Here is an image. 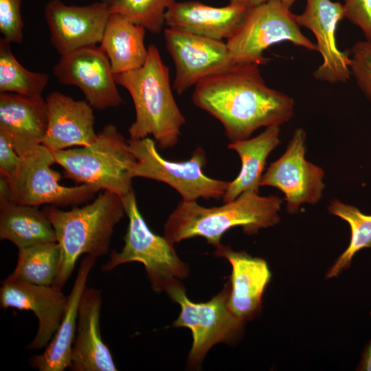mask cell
Wrapping results in <instances>:
<instances>
[{
  "label": "cell",
  "instance_id": "cell-1",
  "mask_svg": "<svg viewBox=\"0 0 371 371\" xmlns=\"http://www.w3.org/2000/svg\"><path fill=\"white\" fill-rule=\"evenodd\" d=\"M259 66L232 63L194 86V104L221 123L231 142L249 138L261 127L280 126L293 115V99L267 86Z\"/></svg>",
  "mask_w": 371,
  "mask_h": 371
},
{
  "label": "cell",
  "instance_id": "cell-2",
  "mask_svg": "<svg viewBox=\"0 0 371 371\" xmlns=\"http://www.w3.org/2000/svg\"><path fill=\"white\" fill-rule=\"evenodd\" d=\"M282 199L277 196H261L246 191L236 199L218 207H206L196 201H180L168 216L164 236L172 244L194 237H203L214 247L223 235L235 227L251 236L280 221Z\"/></svg>",
  "mask_w": 371,
  "mask_h": 371
},
{
  "label": "cell",
  "instance_id": "cell-3",
  "mask_svg": "<svg viewBox=\"0 0 371 371\" xmlns=\"http://www.w3.org/2000/svg\"><path fill=\"white\" fill-rule=\"evenodd\" d=\"M42 210L54 227L60 247V262L52 286L61 290L80 256L98 258L108 253L114 228L126 214L122 199L106 190L82 207L63 210L47 205Z\"/></svg>",
  "mask_w": 371,
  "mask_h": 371
},
{
  "label": "cell",
  "instance_id": "cell-4",
  "mask_svg": "<svg viewBox=\"0 0 371 371\" xmlns=\"http://www.w3.org/2000/svg\"><path fill=\"white\" fill-rule=\"evenodd\" d=\"M148 56L138 69L115 75L117 85L130 93L135 120L128 128L132 139L151 135L161 149L174 147L186 122L174 98L170 73L158 48L148 47Z\"/></svg>",
  "mask_w": 371,
  "mask_h": 371
},
{
  "label": "cell",
  "instance_id": "cell-5",
  "mask_svg": "<svg viewBox=\"0 0 371 371\" xmlns=\"http://www.w3.org/2000/svg\"><path fill=\"white\" fill-rule=\"evenodd\" d=\"M65 177L81 184L117 194L132 192L136 159L128 141L112 124H106L90 145L53 152Z\"/></svg>",
  "mask_w": 371,
  "mask_h": 371
},
{
  "label": "cell",
  "instance_id": "cell-6",
  "mask_svg": "<svg viewBox=\"0 0 371 371\" xmlns=\"http://www.w3.org/2000/svg\"><path fill=\"white\" fill-rule=\"evenodd\" d=\"M122 201L128 218L124 245L120 251H112L101 269L109 271L122 264L140 262L153 291L168 294L188 276V265L178 256L173 244L148 227L139 210L133 190Z\"/></svg>",
  "mask_w": 371,
  "mask_h": 371
},
{
  "label": "cell",
  "instance_id": "cell-7",
  "mask_svg": "<svg viewBox=\"0 0 371 371\" xmlns=\"http://www.w3.org/2000/svg\"><path fill=\"white\" fill-rule=\"evenodd\" d=\"M282 42L317 50L316 45L302 33L295 14L280 0H268L248 9L238 29L226 41L233 63L259 65L268 61L264 52Z\"/></svg>",
  "mask_w": 371,
  "mask_h": 371
},
{
  "label": "cell",
  "instance_id": "cell-8",
  "mask_svg": "<svg viewBox=\"0 0 371 371\" xmlns=\"http://www.w3.org/2000/svg\"><path fill=\"white\" fill-rule=\"evenodd\" d=\"M128 141L136 159L133 178L165 183L185 201H196L199 198L220 199L224 195L229 181L210 178L203 172L206 155L203 148H196L186 161H172L159 155L155 141L148 137Z\"/></svg>",
  "mask_w": 371,
  "mask_h": 371
},
{
  "label": "cell",
  "instance_id": "cell-9",
  "mask_svg": "<svg viewBox=\"0 0 371 371\" xmlns=\"http://www.w3.org/2000/svg\"><path fill=\"white\" fill-rule=\"evenodd\" d=\"M21 161L14 175L7 179L8 200L17 204L76 206L88 202L100 190L81 184L65 186L59 182L60 174L51 166L56 163L53 152L39 144L19 155Z\"/></svg>",
  "mask_w": 371,
  "mask_h": 371
},
{
  "label": "cell",
  "instance_id": "cell-10",
  "mask_svg": "<svg viewBox=\"0 0 371 371\" xmlns=\"http://www.w3.org/2000/svg\"><path fill=\"white\" fill-rule=\"evenodd\" d=\"M229 289L228 281L217 295L207 302L199 303L188 299L183 284L167 294L181 308L173 326L186 327L192 333L193 341L188 357V363L192 368L200 366L215 344L234 343L243 329L245 322L229 307Z\"/></svg>",
  "mask_w": 371,
  "mask_h": 371
},
{
  "label": "cell",
  "instance_id": "cell-11",
  "mask_svg": "<svg viewBox=\"0 0 371 371\" xmlns=\"http://www.w3.org/2000/svg\"><path fill=\"white\" fill-rule=\"evenodd\" d=\"M305 131H295L284 154L271 163L262 175L260 186L278 188L285 196L289 214L297 213L301 205L317 203L325 184L324 170L305 159Z\"/></svg>",
  "mask_w": 371,
  "mask_h": 371
},
{
  "label": "cell",
  "instance_id": "cell-12",
  "mask_svg": "<svg viewBox=\"0 0 371 371\" xmlns=\"http://www.w3.org/2000/svg\"><path fill=\"white\" fill-rule=\"evenodd\" d=\"M53 74L62 85L78 87L93 109L103 110L123 102L109 60L100 47H83L61 55Z\"/></svg>",
  "mask_w": 371,
  "mask_h": 371
},
{
  "label": "cell",
  "instance_id": "cell-13",
  "mask_svg": "<svg viewBox=\"0 0 371 371\" xmlns=\"http://www.w3.org/2000/svg\"><path fill=\"white\" fill-rule=\"evenodd\" d=\"M166 48L176 69L173 89L181 94L233 63L226 42L167 27Z\"/></svg>",
  "mask_w": 371,
  "mask_h": 371
},
{
  "label": "cell",
  "instance_id": "cell-14",
  "mask_svg": "<svg viewBox=\"0 0 371 371\" xmlns=\"http://www.w3.org/2000/svg\"><path fill=\"white\" fill-rule=\"evenodd\" d=\"M110 15L102 1L78 6L50 0L44 9L51 43L60 56L100 43Z\"/></svg>",
  "mask_w": 371,
  "mask_h": 371
},
{
  "label": "cell",
  "instance_id": "cell-15",
  "mask_svg": "<svg viewBox=\"0 0 371 371\" xmlns=\"http://www.w3.org/2000/svg\"><path fill=\"white\" fill-rule=\"evenodd\" d=\"M344 18L343 4L331 0H306L302 13L295 14L299 26L310 30L316 38L322 58L313 74L317 80L345 83L352 76L349 52L341 51L336 40L337 25Z\"/></svg>",
  "mask_w": 371,
  "mask_h": 371
},
{
  "label": "cell",
  "instance_id": "cell-16",
  "mask_svg": "<svg viewBox=\"0 0 371 371\" xmlns=\"http://www.w3.org/2000/svg\"><path fill=\"white\" fill-rule=\"evenodd\" d=\"M68 296L61 289L5 279L0 289V305L3 309L32 311L38 320L36 335L27 348L46 346L56 332L65 312Z\"/></svg>",
  "mask_w": 371,
  "mask_h": 371
},
{
  "label": "cell",
  "instance_id": "cell-17",
  "mask_svg": "<svg viewBox=\"0 0 371 371\" xmlns=\"http://www.w3.org/2000/svg\"><path fill=\"white\" fill-rule=\"evenodd\" d=\"M214 255L225 258L232 267L230 310L245 322L253 319L261 310L263 293L271 277L267 262L222 244L215 247Z\"/></svg>",
  "mask_w": 371,
  "mask_h": 371
},
{
  "label": "cell",
  "instance_id": "cell-18",
  "mask_svg": "<svg viewBox=\"0 0 371 371\" xmlns=\"http://www.w3.org/2000/svg\"><path fill=\"white\" fill-rule=\"evenodd\" d=\"M45 100L48 124L43 145L54 152L89 146L96 139L93 109L87 101L58 91L49 93Z\"/></svg>",
  "mask_w": 371,
  "mask_h": 371
},
{
  "label": "cell",
  "instance_id": "cell-19",
  "mask_svg": "<svg viewBox=\"0 0 371 371\" xmlns=\"http://www.w3.org/2000/svg\"><path fill=\"white\" fill-rule=\"evenodd\" d=\"M101 291L85 287L79 304L77 330L72 347L70 370L116 371L113 355L101 336Z\"/></svg>",
  "mask_w": 371,
  "mask_h": 371
},
{
  "label": "cell",
  "instance_id": "cell-20",
  "mask_svg": "<svg viewBox=\"0 0 371 371\" xmlns=\"http://www.w3.org/2000/svg\"><path fill=\"white\" fill-rule=\"evenodd\" d=\"M47 124V104L41 95L0 92V132L19 155L42 144Z\"/></svg>",
  "mask_w": 371,
  "mask_h": 371
},
{
  "label": "cell",
  "instance_id": "cell-21",
  "mask_svg": "<svg viewBox=\"0 0 371 371\" xmlns=\"http://www.w3.org/2000/svg\"><path fill=\"white\" fill-rule=\"evenodd\" d=\"M247 11L231 3L214 7L198 1H176L166 11L165 22L168 27L227 41L238 29Z\"/></svg>",
  "mask_w": 371,
  "mask_h": 371
},
{
  "label": "cell",
  "instance_id": "cell-22",
  "mask_svg": "<svg viewBox=\"0 0 371 371\" xmlns=\"http://www.w3.org/2000/svg\"><path fill=\"white\" fill-rule=\"evenodd\" d=\"M96 260L95 257L86 255L81 261L60 325L45 351L30 359V364L32 368L40 371H64L69 368L77 330L79 304L89 273Z\"/></svg>",
  "mask_w": 371,
  "mask_h": 371
},
{
  "label": "cell",
  "instance_id": "cell-23",
  "mask_svg": "<svg viewBox=\"0 0 371 371\" xmlns=\"http://www.w3.org/2000/svg\"><path fill=\"white\" fill-rule=\"evenodd\" d=\"M279 135L280 126H271L254 137L228 144V148L235 150L239 155L241 168L238 176L229 181L223 196L224 203L236 199L246 191L259 192L267 159L280 143Z\"/></svg>",
  "mask_w": 371,
  "mask_h": 371
},
{
  "label": "cell",
  "instance_id": "cell-24",
  "mask_svg": "<svg viewBox=\"0 0 371 371\" xmlns=\"http://www.w3.org/2000/svg\"><path fill=\"white\" fill-rule=\"evenodd\" d=\"M146 30L117 14H111L100 47L108 57L114 75L142 67L148 56Z\"/></svg>",
  "mask_w": 371,
  "mask_h": 371
},
{
  "label": "cell",
  "instance_id": "cell-25",
  "mask_svg": "<svg viewBox=\"0 0 371 371\" xmlns=\"http://www.w3.org/2000/svg\"><path fill=\"white\" fill-rule=\"evenodd\" d=\"M0 238L18 249L47 242H56L54 227L38 207L0 201Z\"/></svg>",
  "mask_w": 371,
  "mask_h": 371
},
{
  "label": "cell",
  "instance_id": "cell-26",
  "mask_svg": "<svg viewBox=\"0 0 371 371\" xmlns=\"http://www.w3.org/2000/svg\"><path fill=\"white\" fill-rule=\"evenodd\" d=\"M18 250L16 266L7 279L52 286L60 262V251L58 243H38Z\"/></svg>",
  "mask_w": 371,
  "mask_h": 371
},
{
  "label": "cell",
  "instance_id": "cell-27",
  "mask_svg": "<svg viewBox=\"0 0 371 371\" xmlns=\"http://www.w3.org/2000/svg\"><path fill=\"white\" fill-rule=\"evenodd\" d=\"M330 214L346 221L350 227V239L346 249L338 257L326 273L327 278L337 277L350 267L354 256L360 250L371 248V215L361 212L357 207L337 199L328 207Z\"/></svg>",
  "mask_w": 371,
  "mask_h": 371
},
{
  "label": "cell",
  "instance_id": "cell-28",
  "mask_svg": "<svg viewBox=\"0 0 371 371\" xmlns=\"http://www.w3.org/2000/svg\"><path fill=\"white\" fill-rule=\"evenodd\" d=\"M9 41L0 39V92L41 95L49 76L23 67L13 55Z\"/></svg>",
  "mask_w": 371,
  "mask_h": 371
},
{
  "label": "cell",
  "instance_id": "cell-29",
  "mask_svg": "<svg viewBox=\"0 0 371 371\" xmlns=\"http://www.w3.org/2000/svg\"><path fill=\"white\" fill-rule=\"evenodd\" d=\"M176 0H115L109 4L111 14H117L144 27L153 34L160 33L166 25V11Z\"/></svg>",
  "mask_w": 371,
  "mask_h": 371
},
{
  "label": "cell",
  "instance_id": "cell-30",
  "mask_svg": "<svg viewBox=\"0 0 371 371\" xmlns=\"http://www.w3.org/2000/svg\"><path fill=\"white\" fill-rule=\"evenodd\" d=\"M348 52L351 75L371 103V40L357 41Z\"/></svg>",
  "mask_w": 371,
  "mask_h": 371
},
{
  "label": "cell",
  "instance_id": "cell-31",
  "mask_svg": "<svg viewBox=\"0 0 371 371\" xmlns=\"http://www.w3.org/2000/svg\"><path fill=\"white\" fill-rule=\"evenodd\" d=\"M21 0H0V32L10 43H21L23 22Z\"/></svg>",
  "mask_w": 371,
  "mask_h": 371
},
{
  "label": "cell",
  "instance_id": "cell-32",
  "mask_svg": "<svg viewBox=\"0 0 371 371\" xmlns=\"http://www.w3.org/2000/svg\"><path fill=\"white\" fill-rule=\"evenodd\" d=\"M345 17L371 40V0H344Z\"/></svg>",
  "mask_w": 371,
  "mask_h": 371
},
{
  "label": "cell",
  "instance_id": "cell-33",
  "mask_svg": "<svg viewBox=\"0 0 371 371\" xmlns=\"http://www.w3.org/2000/svg\"><path fill=\"white\" fill-rule=\"evenodd\" d=\"M21 157L10 139L0 132V173L7 179L12 177L19 168Z\"/></svg>",
  "mask_w": 371,
  "mask_h": 371
},
{
  "label": "cell",
  "instance_id": "cell-34",
  "mask_svg": "<svg viewBox=\"0 0 371 371\" xmlns=\"http://www.w3.org/2000/svg\"><path fill=\"white\" fill-rule=\"evenodd\" d=\"M357 370L361 371H371V341L362 355L361 359L357 366Z\"/></svg>",
  "mask_w": 371,
  "mask_h": 371
},
{
  "label": "cell",
  "instance_id": "cell-35",
  "mask_svg": "<svg viewBox=\"0 0 371 371\" xmlns=\"http://www.w3.org/2000/svg\"><path fill=\"white\" fill-rule=\"evenodd\" d=\"M267 1L268 0H229V3L249 9L259 5Z\"/></svg>",
  "mask_w": 371,
  "mask_h": 371
},
{
  "label": "cell",
  "instance_id": "cell-36",
  "mask_svg": "<svg viewBox=\"0 0 371 371\" xmlns=\"http://www.w3.org/2000/svg\"><path fill=\"white\" fill-rule=\"evenodd\" d=\"M286 7L291 8L297 0H280Z\"/></svg>",
  "mask_w": 371,
  "mask_h": 371
},
{
  "label": "cell",
  "instance_id": "cell-37",
  "mask_svg": "<svg viewBox=\"0 0 371 371\" xmlns=\"http://www.w3.org/2000/svg\"><path fill=\"white\" fill-rule=\"evenodd\" d=\"M101 1H103V2H105V3H108V4H111L115 0H101Z\"/></svg>",
  "mask_w": 371,
  "mask_h": 371
}]
</instances>
